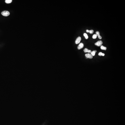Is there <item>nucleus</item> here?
<instances>
[{
	"instance_id": "1",
	"label": "nucleus",
	"mask_w": 125,
	"mask_h": 125,
	"mask_svg": "<svg viewBox=\"0 0 125 125\" xmlns=\"http://www.w3.org/2000/svg\"><path fill=\"white\" fill-rule=\"evenodd\" d=\"M2 27L5 31L13 33L18 31L20 29V26L17 23L14 21H8L5 23Z\"/></svg>"
},
{
	"instance_id": "2",
	"label": "nucleus",
	"mask_w": 125,
	"mask_h": 125,
	"mask_svg": "<svg viewBox=\"0 0 125 125\" xmlns=\"http://www.w3.org/2000/svg\"><path fill=\"white\" fill-rule=\"evenodd\" d=\"M24 0H12L10 1V4L13 7H19L24 4Z\"/></svg>"
}]
</instances>
